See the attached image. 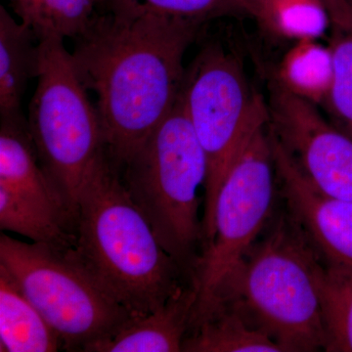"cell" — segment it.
Masks as SVG:
<instances>
[{
  "instance_id": "5b68a950",
  "label": "cell",
  "mask_w": 352,
  "mask_h": 352,
  "mask_svg": "<svg viewBox=\"0 0 352 352\" xmlns=\"http://www.w3.org/2000/svg\"><path fill=\"white\" fill-rule=\"evenodd\" d=\"M39 53L28 124L44 170L76 223L80 189L108 157L105 136L63 39L39 41Z\"/></svg>"
},
{
  "instance_id": "3957f363",
  "label": "cell",
  "mask_w": 352,
  "mask_h": 352,
  "mask_svg": "<svg viewBox=\"0 0 352 352\" xmlns=\"http://www.w3.org/2000/svg\"><path fill=\"white\" fill-rule=\"evenodd\" d=\"M324 268L298 222L286 208L277 210L206 310L230 305L283 352L325 351Z\"/></svg>"
},
{
  "instance_id": "4fadbf2b",
  "label": "cell",
  "mask_w": 352,
  "mask_h": 352,
  "mask_svg": "<svg viewBox=\"0 0 352 352\" xmlns=\"http://www.w3.org/2000/svg\"><path fill=\"white\" fill-rule=\"evenodd\" d=\"M39 41L29 25L0 6V117H20L28 83L38 78Z\"/></svg>"
},
{
  "instance_id": "2e32d148",
  "label": "cell",
  "mask_w": 352,
  "mask_h": 352,
  "mask_svg": "<svg viewBox=\"0 0 352 352\" xmlns=\"http://www.w3.org/2000/svg\"><path fill=\"white\" fill-rule=\"evenodd\" d=\"M333 74L330 46L318 39H300L285 53L274 78L292 94L319 106L327 101Z\"/></svg>"
},
{
  "instance_id": "ffe728a7",
  "label": "cell",
  "mask_w": 352,
  "mask_h": 352,
  "mask_svg": "<svg viewBox=\"0 0 352 352\" xmlns=\"http://www.w3.org/2000/svg\"><path fill=\"white\" fill-rule=\"evenodd\" d=\"M322 308L327 352H352V270L324 268Z\"/></svg>"
},
{
  "instance_id": "30bf717a",
  "label": "cell",
  "mask_w": 352,
  "mask_h": 352,
  "mask_svg": "<svg viewBox=\"0 0 352 352\" xmlns=\"http://www.w3.org/2000/svg\"><path fill=\"white\" fill-rule=\"evenodd\" d=\"M279 196L327 267L352 270V201L312 186L270 129Z\"/></svg>"
},
{
  "instance_id": "ba28073f",
  "label": "cell",
  "mask_w": 352,
  "mask_h": 352,
  "mask_svg": "<svg viewBox=\"0 0 352 352\" xmlns=\"http://www.w3.org/2000/svg\"><path fill=\"white\" fill-rule=\"evenodd\" d=\"M277 196L276 168L266 124L245 143L217 193L212 235L194 274L197 300L192 320L207 309L270 223L277 210Z\"/></svg>"
},
{
  "instance_id": "d6986e66",
  "label": "cell",
  "mask_w": 352,
  "mask_h": 352,
  "mask_svg": "<svg viewBox=\"0 0 352 352\" xmlns=\"http://www.w3.org/2000/svg\"><path fill=\"white\" fill-rule=\"evenodd\" d=\"M0 229L57 249H72L76 244V231L69 224L3 187H0Z\"/></svg>"
},
{
  "instance_id": "5bb4252c",
  "label": "cell",
  "mask_w": 352,
  "mask_h": 352,
  "mask_svg": "<svg viewBox=\"0 0 352 352\" xmlns=\"http://www.w3.org/2000/svg\"><path fill=\"white\" fill-rule=\"evenodd\" d=\"M64 349L59 335L0 264V351L54 352Z\"/></svg>"
},
{
  "instance_id": "9c48e42d",
  "label": "cell",
  "mask_w": 352,
  "mask_h": 352,
  "mask_svg": "<svg viewBox=\"0 0 352 352\" xmlns=\"http://www.w3.org/2000/svg\"><path fill=\"white\" fill-rule=\"evenodd\" d=\"M268 90L271 133L312 186L333 198L352 201V138L276 78Z\"/></svg>"
},
{
  "instance_id": "ac0fdd59",
  "label": "cell",
  "mask_w": 352,
  "mask_h": 352,
  "mask_svg": "<svg viewBox=\"0 0 352 352\" xmlns=\"http://www.w3.org/2000/svg\"><path fill=\"white\" fill-rule=\"evenodd\" d=\"M12 6L38 41H64L78 38L87 29L96 15L98 0H20Z\"/></svg>"
},
{
  "instance_id": "8fae6325",
  "label": "cell",
  "mask_w": 352,
  "mask_h": 352,
  "mask_svg": "<svg viewBox=\"0 0 352 352\" xmlns=\"http://www.w3.org/2000/svg\"><path fill=\"white\" fill-rule=\"evenodd\" d=\"M0 187L38 204L76 231L75 220L44 170L24 116L0 120Z\"/></svg>"
},
{
  "instance_id": "d4e9b609",
  "label": "cell",
  "mask_w": 352,
  "mask_h": 352,
  "mask_svg": "<svg viewBox=\"0 0 352 352\" xmlns=\"http://www.w3.org/2000/svg\"><path fill=\"white\" fill-rule=\"evenodd\" d=\"M11 3L14 4L16 3V2L20 1V0H10Z\"/></svg>"
},
{
  "instance_id": "603a6c76",
  "label": "cell",
  "mask_w": 352,
  "mask_h": 352,
  "mask_svg": "<svg viewBox=\"0 0 352 352\" xmlns=\"http://www.w3.org/2000/svg\"><path fill=\"white\" fill-rule=\"evenodd\" d=\"M330 15L333 31L352 32V0H320Z\"/></svg>"
},
{
  "instance_id": "8992f818",
  "label": "cell",
  "mask_w": 352,
  "mask_h": 352,
  "mask_svg": "<svg viewBox=\"0 0 352 352\" xmlns=\"http://www.w3.org/2000/svg\"><path fill=\"white\" fill-rule=\"evenodd\" d=\"M180 99L208 159L204 250L212 235L221 183L245 143L268 124L270 109L248 78L240 58L217 43L206 45L185 72Z\"/></svg>"
},
{
  "instance_id": "44dd1931",
  "label": "cell",
  "mask_w": 352,
  "mask_h": 352,
  "mask_svg": "<svg viewBox=\"0 0 352 352\" xmlns=\"http://www.w3.org/2000/svg\"><path fill=\"white\" fill-rule=\"evenodd\" d=\"M258 22L273 34L295 41L319 39L332 25L320 0H270Z\"/></svg>"
},
{
  "instance_id": "cb8c5ba5",
  "label": "cell",
  "mask_w": 352,
  "mask_h": 352,
  "mask_svg": "<svg viewBox=\"0 0 352 352\" xmlns=\"http://www.w3.org/2000/svg\"><path fill=\"white\" fill-rule=\"evenodd\" d=\"M247 1L251 6L254 19L258 21L259 16L263 13L264 8L270 3V0H247Z\"/></svg>"
},
{
  "instance_id": "e0dca14e",
  "label": "cell",
  "mask_w": 352,
  "mask_h": 352,
  "mask_svg": "<svg viewBox=\"0 0 352 352\" xmlns=\"http://www.w3.org/2000/svg\"><path fill=\"white\" fill-rule=\"evenodd\" d=\"M98 10L120 17L152 15L203 24L217 18L254 17L247 0H98Z\"/></svg>"
},
{
  "instance_id": "6da1fadb",
  "label": "cell",
  "mask_w": 352,
  "mask_h": 352,
  "mask_svg": "<svg viewBox=\"0 0 352 352\" xmlns=\"http://www.w3.org/2000/svg\"><path fill=\"white\" fill-rule=\"evenodd\" d=\"M203 23L97 12L72 52L96 96L106 148L120 170L170 112L184 80L183 59Z\"/></svg>"
},
{
  "instance_id": "7402d4cb",
  "label": "cell",
  "mask_w": 352,
  "mask_h": 352,
  "mask_svg": "<svg viewBox=\"0 0 352 352\" xmlns=\"http://www.w3.org/2000/svg\"><path fill=\"white\" fill-rule=\"evenodd\" d=\"M333 55L332 85L325 107L333 126L352 138V32L333 31L329 44Z\"/></svg>"
},
{
  "instance_id": "277c9868",
  "label": "cell",
  "mask_w": 352,
  "mask_h": 352,
  "mask_svg": "<svg viewBox=\"0 0 352 352\" xmlns=\"http://www.w3.org/2000/svg\"><path fill=\"white\" fill-rule=\"evenodd\" d=\"M118 170L157 239L193 280L204 248L199 191L205 188L208 164L180 94Z\"/></svg>"
},
{
  "instance_id": "52a82bcc",
  "label": "cell",
  "mask_w": 352,
  "mask_h": 352,
  "mask_svg": "<svg viewBox=\"0 0 352 352\" xmlns=\"http://www.w3.org/2000/svg\"><path fill=\"white\" fill-rule=\"evenodd\" d=\"M0 264L59 335L65 351H87L135 318L68 250L22 242L2 231Z\"/></svg>"
},
{
  "instance_id": "9a60e30c",
  "label": "cell",
  "mask_w": 352,
  "mask_h": 352,
  "mask_svg": "<svg viewBox=\"0 0 352 352\" xmlns=\"http://www.w3.org/2000/svg\"><path fill=\"white\" fill-rule=\"evenodd\" d=\"M185 352H283L270 337L254 327L244 315L217 302L191 322Z\"/></svg>"
},
{
  "instance_id": "7a4b0ae2",
  "label": "cell",
  "mask_w": 352,
  "mask_h": 352,
  "mask_svg": "<svg viewBox=\"0 0 352 352\" xmlns=\"http://www.w3.org/2000/svg\"><path fill=\"white\" fill-rule=\"evenodd\" d=\"M69 252L133 317L153 314L193 283L157 239L109 156L80 189Z\"/></svg>"
},
{
  "instance_id": "7c38bea8",
  "label": "cell",
  "mask_w": 352,
  "mask_h": 352,
  "mask_svg": "<svg viewBox=\"0 0 352 352\" xmlns=\"http://www.w3.org/2000/svg\"><path fill=\"white\" fill-rule=\"evenodd\" d=\"M196 300L195 285H186L156 311L131 319L85 352L182 351Z\"/></svg>"
}]
</instances>
